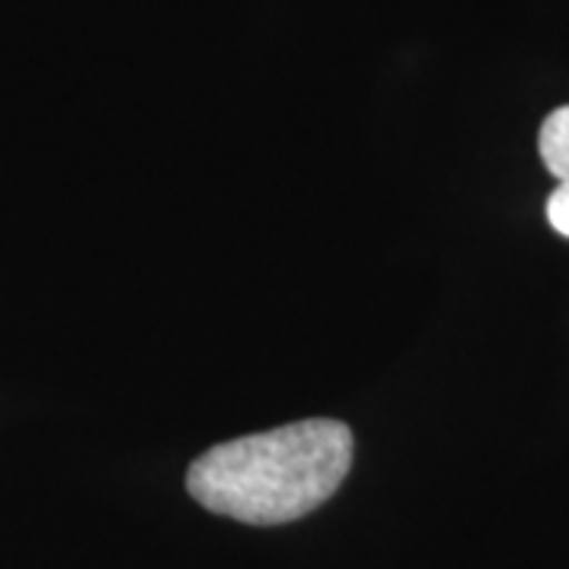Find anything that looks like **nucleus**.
Segmentation results:
<instances>
[{"label":"nucleus","instance_id":"1","mask_svg":"<svg viewBox=\"0 0 569 569\" xmlns=\"http://www.w3.org/2000/svg\"><path fill=\"white\" fill-rule=\"evenodd\" d=\"M355 437L342 421L310 418L206 449L187 471L190 497L247 526L295 522L346 481Z\"/></svg>","mask_w":569,"mask_h":569},{"label":"nucleus","instance_id":"2","mask_svg":"<svg viewBox=\"0 0 569 569\" xmlns=\"http://www.w3.org/2000/svg\"><path fill=\"white\" fill-rule=\"evenodd\" d=\"M541 162L557 178V190L548 197V222L557 234L569 238V104L550 111L538 133Z\"/></svg>","mask_w":569,"mask_h":569}]
</instances>
